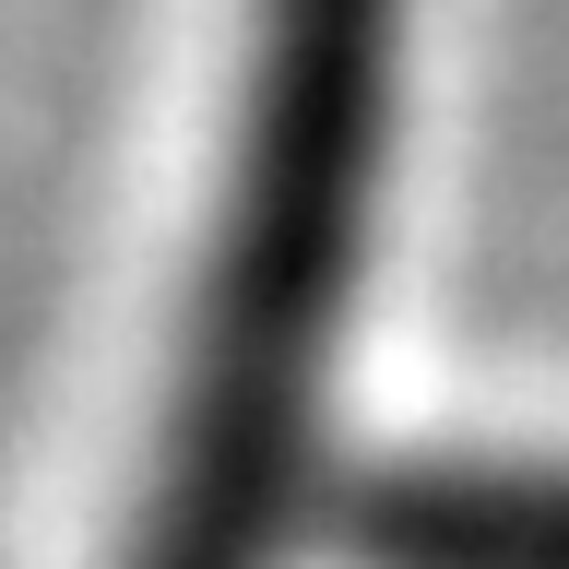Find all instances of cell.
Wrapping results in <instances>:
<instances>
[{
  "instance_id": "1",
  "label": "cell",
  "mask_w": 569,
  "mask_h": 569,
  "mask_svg": "<svg viewBox=\"0 0 569 569\" xmlns=\"http://www.w3.org/2000/svg\"><path fill=\"white\" fill-rule=\"evenodd\" d=\"M368 569H569L558 475H416L356 510Z\"/></svg>"
}]
</instances>
